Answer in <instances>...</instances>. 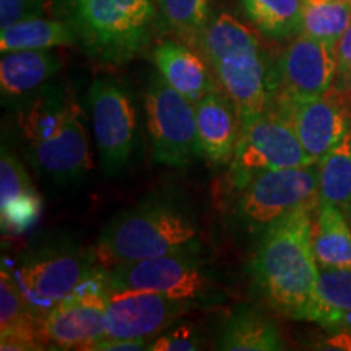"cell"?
Masks as SVG:
<instances>
[{"instance_id":"1","label":"cell","mask_w":351,"mask_h":351,"mask_svg":"<svg viewBox=\"0 0 351 351\" xmlns=\"http://www.w3.org/2000/svg\"><path fill=\"white\" fill-rule=\"evenodd\" d=\"M313 208H301L262 231L251 271L258 293L274 309L304 320L314 300L319 263L313 245Z\"/></svg>"},{"instance_id":"3","label":"cell","mask_w":351,"mask_h":351,"mask_svg":"<svg viewBox=\"0 0 351 351\" xmlns=\"http://www.w3.org/2000/svg\"><path fill=\"white\" fill-rule=\"evenodd\" d=\"M200 230L194 215L176 202L143 200L116 215L101 231L95 257L103 270L117 263L168 254H197Z\"/></svg>"},{"instance_id":"12","label":"cell","mask_w":351,"mask_h":351,"mask_svg":"<svg viewBox=\"0 0 351 351\" xmlns=\"http://www.w3.org/2000/svg\"><path fill=\"white\" fill-rule=\"evenodd\" d=\"M195 307L200 306L158 293L108 288L104 337L150 341Z\"/></svg>"},{"instance_id":"14","label":"cell","mask_w":351,"mask_h":351,"mask_svg":"<svg viewBox=\"0 0 351 351\" xmlns=\"http://www.w3.org/2000/svg\"><path fill=\"white\" fill-rule=\"evenodd\" d=\"M278 112L291 124L302 148L317 163L351 130L350 114L335 95L306 101L278 98Z\"/></svg>"},{"instance_id":"22","label":"cell","mask_w":351,"mask_h":351,"mask_svg":"<svg viewBox=\"0 0 351 351\" xmlns=\"http://www.w3.org/2000/svg\"><path fill=\"white\" fill-rule=\"evenodd\" d=\"M78 39L65 20L32 19L20 21L0 32L2 54L26 49H51L56 46H73Z\"/></svg>"},{"instance_id":"36","label":"cell","mask_w":351,"mask_h":351,"mask_svg":"<svg viewBox=\"0 0 351 351\" xmlns=\"http://www.w3.org/2000/svg\"><path fill=\"white\" fill-rule=\"evenodd\" d=\"M153 2H155V3H158V2H160V0H153Z\"/></svg>"},{"instance_id":"35","label":"cell","mask_w":351,"mask_h":351,"mask_svg":"<svg viewBox=\"0 0 351 351\" xmlns=\"http://www.w3.org/2000/svg\"><path fill=\"white\" fill-rule=\"evenodd\" d=\"M343 213H345L346 219H348V225H350V228H351V204L348 205V207L343 208Z\"/></svg>"},{"instance_id":"5","label":"cell","mask_w":351,"mask_h":351,"mask_svg":"<svg viewBox=\"0 0 351 351\" xmlns=\"http://www.w3.org/2000/svg\"><path fill=\"white\" fill-rule=\"evenodd\" d=\"M319 165L270 169L257 174L236 205V219L256 232L301 208L319 207Z\"/></svg>"},{"instance_id":"8","label":"cell","mask_w":351,"mask_h":351,"mask_svg":"<svg viewBox=\"0 0 351 351\" xmlns=\"http://www.w3.org/2000/svg\"><path fill=\"white\" fill-rule=\"evenodd\" d=\"M295 129L278 111H267L241 125V135L231 160V179L245 187L257 174L270 169L314 165Z\"/></svg>"},{"instance_id":"26","label":"cell","mask_w":351,"mask_h":351,"mask_svg":"<svg viewBox=\"0 0 351 351\" xmlns=\"http://www.w3.org/2000/svg\"><path fill=\"white\" fill-rule=\"evenodd\" d=\"M158 5L166 26L194 47L210 21V0H160Z\"/></svg>"},{"instance_id":"10","label":"cell","mask_w":351,"mask_h":351,"mask_svg":"<svg viewBox=\"0 0 351 351\" xmlns=\"http://www.w3.org/2000/svg\"><path fill=\"white\" fill-rule=\"evenodd\" d=\"M88 104L103 171L108 176L119 173L129 163L135 143L134 99L112 78H96L88 91Z\"/></svg>"},{"instance_id":"27","label":"cell","mask_w":351,"mask_h":351,"mask_svg":"<svg viewBox=\"0 0 351 351\" xmlns=\"http://www.w3.org/2000/svg\"><path fill=\"white\" fill-rule=\"evenodd\" d=\"M39 319L41 317L32 311L12 271L3 265L0 271V333L16 330Z\"/></svg>"},{"instance_id":"28","label":"cell","mask_w":351,"mask_h":351,"mask_svg":"<svg viewBox=\"0 0 351 351\" xmlns=\"http://www.w3.org/2000/svg\"><path fill=\"white\" fill-rule=\"evenodd\" d=\"M41 197L38 192H29L19 197V199L8 202V204L0 205V213H2V230L8 232H25L33 228L41 215Z\"/></svg>"},{"instance_id":"34","label":"cell","mask_w":351,"mask_h":351,"mask_svg":"<svg viewBox=\"0 0 351 351\" xmlns=\"http://www.w3.org/2000/svg\"><path fill=\"white\" fill-rule=\"evenodd\" d=\"M330 91H333V95L341 101V104H343L345 109L351 116V72L343 78V80L333 83Z\"/></svg>"},{"instance_id":"37","label":"cell","mask_w":351,"mask_h":351,"mask_svg":"<svg viewBox=\"0 0 351 351\" xmlns=\"http://www.w3.org/2000/svg\"><path fill=\"white\" fill-rule=\"evenodd\" d=\"M346 2H351V0H346Z\"/></svg>"},{"instance_id":"20","label":"cell","mask_w":351,"mask_h":351,"mask_svg":"<svg viewBox=\"0 0 351 351\" xmlns=\"http://www.w3.org/2000/svg\"><path fill=\"white\" fill-rule=\"evenodd\" d=\"M282 332L275 320L257 307L238 306L226 319L218 350L223 351H276L283 350Z\"/></svg>"},{"instance_id":"11","label":"cell","mask_w":351,"mask_h":351,"mask_svg":"<svg viewBox=\"0 0 351 351\" xmlns=\"http://www.w3.org/2000/svg\"><path fill=\"white\" fill-rule=\"evenodd\" d=\"M108 287L104 270L98 269L67 300L41 317L46 345L56 350H86L104 337Z\"/></svg>"},{"instance_id":"4","label":"cell","mask_w":351,"mask_h":351,"mask_svg":"<svg viewBox=\"0 0 351 351\" xmlns=\"http://www.w3.org/2000/svg\"><path fill=\"white\" fill-rule=\"evenodd\" d=\"M57 8L82 49L108 65L129 62L140 54L158 23L153 0H57Z\"/></svg>"},{"instance_id":"18","label":"cell","mask_w":351,"mask_h":351,"mask_svg":"<svg viewBox=\"0 0 351 351\" xmlns=\"http://www.w3.org/2000/svg\"><path fill=\"white\" fill-rule=\"evenodd\" d=\"M62 67L51 49L5 52L0 60V91L7 104L28 99Z\"/></svg>"},{"instance_id":"25","label":"cell","mask_w":351,"mask_h":351,"mask_svg":"<svg viewBox=\"0 0 351 351\" xmlns=\"http://www.w3.org/2000/svg\"><path fill=\"white\" fill-rule=\"evenodd\" d=\"M302 34L337 46L351 23V2L346 0H301Z\"/></svg>"},{"instance_id":"9","label":"cell","mask_w":351,"mask_h":351,"mask_svg":"<svg viewBox=\"0 0 351 351\" xmlns=\"http://www.w3.org/2000/svg\"><path fill=\"white\" fill-rule=\"evenodd\" d=\"M145 112L156 163L184 168L200 155L194 103L174 90L160 72L145 91Z\"/></svg>"},{"instance_id":"24","label":"cell","mask_w":351,"mask_h":351,"mask_svg":"<svg viewBox=\"0 0 351 351\" xmlns=\"http://www.w3.org/2000/svg\"><path fill=\"white\" fill-rule=\"evenodd\" d=\"M319 200L341 210L351 204V130L319 161Z\"/></svg>"},{"instance_id":"33","label":"cell","mask_w":351,"mask_h":351,"mask_svg":"<svg viewBox=\"0 0 351 351\" xmlns=\"http://www.w3.org/2000/svg\"><path fill=\"white\" fill-rule=\"evenodd\" d=\"M337 51V78L335 82L343 80L351 72V23L346 28L343 36L335 46Z\"/></svg>"},{"instance_id":"6","label":"cell","mask_w":351,"mask_h":351,"mask_svg":"<svg viewBox=\"0 0 351 351\" xmlns=\"http://www.w3.org/2000/svg\"><path fill=\"white\" fill-rule=\"evenodd\" d=\"M108 288L138 289L204 306L217 296V283L194 252L168 254L117 263L104 270Z\"/></svg>"},{"instance_id":"30","label":"cell","mask_w":351,"mask_h":351,"mask_svg":"<svg viewBox=\"0 0 351 351\" xmlns=\"http://www.w3.org/2000/svg\"><path fill=\"white\" fill-rule=\"evenodd\" d=\"M204 341L194 327L184 324L171 330H165L150 343L152 351H197Z\"/></svg>"},{"instance_id":"15","label":"cell","mask_w":351,"mask_h":351,"mask_svg":"<svg viewBox=\"0 0 351 351\" xmlns=\"http://www.w3.org/2000/svg\"><path fill=\"white\" fill-rule=\"evenodd\" d=\"M28 158L39 174L59 184L75 182L86 174L91 155L77 103L54 134L28 145Z\"/></svg>"},{"instance_id":"23","label":"cell","mask_w":351,"mask_h":351,"mask_svg":"<svg viewBox=\"0 0 351 351\" xmlns=\"http://www.w3.org/2000/svg\"><path fill=\"white\" fill-rule=\"evenodd\" d=\"M243 7L247 19L263 36L280 41L301 34V0H243Z\"/></svg>"},{"instance_id":"31","label":"cell","mask_w":351,"mask_h":351,"mask_svg":"<svg viewBox=\"0 0 351 351\" xmlns=\"http://www.w3.org/2000/svg\"><path fill=\"white\" fill-rule=\"evenodd\" d=\"M44 0H0V29L20 21L39 19Z\"/></svg>"},{"instance_id":"2","label":"cell","mask_w":351,"mask_h":351,"mask_svg":"<svg viewBox=\"0 0 351 351\" xmlns=\"http://www.w3.org/2000/svg\"><path fill=\"white\" fill-rule=\"evenodd\" d=\"M194 47L207 60L219 90L236 104L243 124L270 111L276 70L270 69L267 51L249 26L221 13L208 21Z\"/></svg>"},{"instance_id":"21","label":"cell","mask_w":351,"mask_h":351,"mask_svg":"<svg viewBox=\"0 0 351 351\" xmlns=\"http://www.w3.org/2000/svg\"><path fill=\"white\" fill-rule=\"evenodd\" d=\"M313 245L319 267L351 269V228L340 207L319 204L313 217Z\"/></svg>"},{"instance_id":"7","label":"cell","mask_w":351,"mask_h":351,"mask_svg":"<svg viewBox=\"0 0 351 351\" xmlns=\"http://www.w3.org/2000/svg\"><path fill=\"white\" fill-rule=\"evenodd\" d=\"M98 269L95 251L57 245L28 254L12 275L33 313L44 317Z\"/></svg>"},{"instance_id":"19","label":"cell","mask_w":351,"mask_h":351,"mask_svg":"<svg viewBox=\"0 0 351 351\" xmlns=\"http://www.w3.org/2000/svg\"><path fill=\"white\" fill-rule=\"evenodd\" d=\"M304 320L351 333V269L319 267L317 288Z\"/></svg>"},{"instance_id":"17","label":"cell","mask_w":351,"mask_h":351,"mask_svg":"<svg viewBox=\"0 0 351 351\" xmlns=\"http://www.w3.org/2000/svg\"><path fill=\"white\" fill-rule=\"evenodd\" d=\"M153 64L174 90L197 103L205 95L219 90L215 75L199 51L176 41H161L152 51Z\"/></svg>"},{"instance_id":"16","label":"cell","mask_w":351,"mask_h":351,"mask_svg":"<svg viewBox=\"0 0 351 351\" xmlns=\"http://www.w3.org/2000/svg\"><path fill=\"white\" fill-rule=\"evenodd\" d=\"M199 152L215 165L231 163L241 135V114L221 90L194 104Z\"/></svg>"},{"instance_id":"32","label":"cell","mask_w":351,"mask_h":351,"mask_svg":"<svg viewBox=\"0 0 351 351\" xmlns=\"http://www.w3.org/2000/svg\"><path fill=\"white\" fill-rule=\"evenodd\" d=\"M150 350V341L147 340H117V339H103L96 340L95 343L88 346L86 351H142Z\"/></svg>"},{"instance_id":"29","label":"cell","mask_w":351,"mask_h":351,"mask_svg":"<svg viewBox=\"0 0 351 351\" xmlns=\"http://www.w3.org/2000/svg\"><path fill=\"white\" fill-rule=\"evenodd\" d=\"M34 192L33 182L25 166L8 148H2L0 158V205Z\"/></svg>"},{"instance_id":"13","label":"cell","mask_w":351,"mask_h":351,"mask_svg":"<svg viewBox=\"0 0 351 351\" xmlns=\"http://www.w3.org/2000/svg\"><path fill=\"white\" fill-rule=\"evenodd\" d=\"M337 78L335 46L307 34H298L276 64L280 98L306 101L330 93Z\"/></svg>"}]
</instances>
